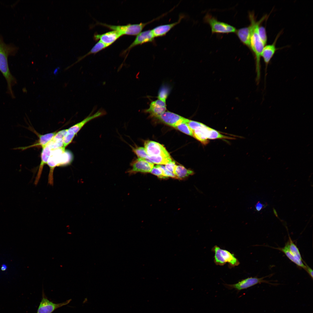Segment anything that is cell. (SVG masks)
<instances>
[{
	"mask_svg": "<svg viewBox=\"0 0 313 313\" xmlns=\"http://www.w3.org/2000/svg\"><path fill=\"white\" fill-rule=\"evenodd\" d=\"M260 25L258 27V33L261 40L265 45H266L267 41V37L265 28Z\"/></svg>",
	"mask_w": 313,
	"mask_h": 313,
	"instance_id": "obj_30",
	"label": "cell"
},
{
	"mask_svg": "<svg viewBox=\"0 0 313 313\" xmlns=\"http://www.w3.org/2000/svg\"><path fill=\"white\" fill-rule=\"evenodd\" d=\"M192 170L188 169L181 165H176L174 172L176 179H183L194 174Z\"/></svg>",
	"mask_w": 313,
	"mask_h": 313,
	"instance_id": "obj_23",
	"label": "cell"
},
{
	"mask_svg": "<svg viewBox=\"0 0 313 313\" xmlns=\"http://www.w3.org/2000/svg\"><path fill=\"white\" fill-rule=\"evenodd\" d=\"M63 147L51 150L47 164L50 168L48 176V183L53 185L54 183L53 172L55 168L59 166L62 156L65 151Z\"/></svg>",
	"mask_w": 313,
	"mask_h": 313,
	"instance_id": "obj_7",
	"label": "cell"
},
{
	"mask_svg": "<svg viewBox=\"0 0 313 313\" xmlns=\"http://www.w3.org/2000/svg\"><path fill=\"white\" fill-rule=\"evenodd\" d=\"M71 301V299H70L62 303H54L48 300L43 295L37 313H52L57 308L67 305Z\"/></svg>",
	"mask_w": 313,
	"mask_h": 313,
	"instance_id": "obj_13",
	"label": "cell"
},
{
	"mask_svg": "<svg viewBox=\"0 0 313 313\" xmlns=\"http://www.w3.org/2000/svg\"><path fill=\"white\" fill-rule=\"evenodd\" d=\"M208 127V126L204 124L203 126L192 131L193 137L204 145L207 144L209 142L207 137Z\"/></svg>",
	"mask_w": 313,
	"mask_h": 313,
	"instance_id": "obj_20",
	"label": "cell"
},
{
	"mask_svg": "<svg viewBox=\"0 0 313 313\" xmlns=\"http://www.w3.org/2000/svg\"><path fill=\"white\" fill-rule=\"evenodd\" d=\"M214 253V261L217 265L222 266L228 263L230 267L238 265L240 263L238 259L228 250L221 248L217 245L214 246L212 249Z\"/></svg>",
	"mask_w": 313,
	"mask_h": 313,
	"instance_id": "obj_4",
	"label": "cell"
},
{
	"mask_svg": "<svg viewBox=\"0 0 313 313\" xmlns=\"http://www.w3.org/2000/svg\"><path fill=\"white\" fill-rule=\"evenodd\" d=\"M166 109L165 102L157 99L152 102L149 108L146 110L145 112L156 118L165 112Z\"/></svg>",
	"mask_w": 313,
	"mask_h": 313,
	"instance_id": "obj_18",
	"label": "cell"
},
{
	"mask_svg": "<svg viewBox=\"0 0 313 313\" xmlns=\"http://www.w3.org/2000/svg\"><path fill=\"white\" fill-rule=\"evenodd\" d=\"M106 114V112L104 110H99L93 114L91 115L90 114L83 120L70 127L68 130L76 135L88 122L96 118L105 115Z\"/></svg>",
	"mask_w": 313,
	"mask_h": 313,
	"instance_id": "obj_16",
	"label": "cell"
},
{
	"mask_svg": "<svg viewBox=\"0 0 313 313\" xmlns=\"http://www.w3.org/2000/svg\"><path fill=\"white\" fill-rule=\"evenodd\" d=\"M175 128L187 135L193 137L192 131L187 123H182Z\"/></svg>",
	"mask_w": 313,
	"mask_h": 313,
	"instance_id": "obj_31",
	"label": "cell"
},
{
	"mask_svg": "<svg viewBox=\"0 0 313 313\" xmlns=\"http://www.w3.org/2000/svg\"><path fill=\"white\" fill-rule=\"evenodd\" d=\"M184 16L182 14L179 16L177 21L174 23L157 26L152 30L155 37L164 36L173 28L179 23Z\"/></svg>",
	"mask_w": 313,
	"mask_h": 313,
	"instance_id": "obj_17",
	"label": "cell"
},
{
	"mask_svg": "<svg viewBox=\"0 0 313 313\" xmlns=\"http://www.w3.org/2000/svg\"><path fill=\"white\" fill-rule=\"evenodd\" d=\"M121 36L117 31L112 30L102 34L95 33L93 36V39L95 41L99 40L110 46Z\"/></svg>",
	"mask_w": 313,
	"mask_h": 313,
	"instance_id": "obj_15",
	"label": "cell"
},
{
	"mask_svg": "<svg viewBox=\"0 0 313 313\" xmlns=\"http://www.w3.org/2000/svg\"><path fill=\"white\" fill-rule=\"evenodd\" d=\"M176 165L174 161H172L165 165L166 169L170 172L174 173Z\"/></svg>",
	"mask_w": 313,
	"mask_h": 313,
	"instance_id": "obj_35",
	"label": "cell"
},
{
	"mask_svg": "<svg viewBox=\"0 0 313 313\" xmlns=\"http://www.w3.org/2000/svg\"><path fill=\"white\" fill-rule=\"evenodd\" d=\"M169 88L167 86H162L159 91L157 97L159 99L165 102L169 93Z\"/></svg>",
	"mask_w": 313,
	"mask_h": 313,
	"instance_id": "obj_29",
	"label": "cell"
},
{
	"mask_svg": "<svg viewBox=\"0 0 313 313\" xmlns=\"http://www.w3.org/2000/svg\"><path fill=\"white\" fill-rule=\"evenodd\" d=\"M266 20L263 16L257 21L252 34L250 39V49L252 51L255 57L256 70V81L258 84L261 77V58L263 49L265 46L260 39L258 33V27Z\"/></svg>",
	"mask_w": 313,
	"mask_h": 313,
	"instance_id": "obj_2",
	"label": "cell"
},
{
	"mask_svg": "<svg viewBox=\"0 0 313 313\" xmlns=\"http://www.w3.org/2000/svg\"><path fill=\"white\" fill-rule=\"evenodd\" d=\"M207 137L208 139H233L234 138L221 134L216 130L208 127V129Z\"/></svg>",
	"mask_w": 313,
	"mask_h": 313,
	"instance_id": "obj_26",
	"label": "cell"
},
{
	"mask_svg": "<svg viewBox=\"0 0 313 313\" xmlns=\"http://www.w3.org/2000/svg\"><path fill=\"white\" fill-rule=\"evenodd\" d=\"M51 151V149L48 146L42 148L41 155V162L34 182L36 185L38 184L40 179L44 165L47 164Z\"/></svg>",
	"mask_w": 313,
	"mask_h": 313,
	"instance_id": "obj_19",
	"label": "cell"
},
{
	"mask_svg": "<svg viewBox=\"0 0 313 313\" xmlns=\"http://www.w3.org/2000/svg\"><path fill=\"white\" fill-rule=\"evenodd\" d=\"M249 17L250 21V25L247 27L239 28L236 32L241 41L250 49L251 37L257 21L253 12L249 13Z\"/></svg>",
	"mask_w": 313,
	"mask_h": 313,
	"instance_id": "obj_5",
	"label": "cell"
},
{
	"mask_svg": "<svg viewBox=\"0 0 313 313\" xmlns=\"http://www.w3.org/2000/svg\"><path fill=\"white\" fill-rule=\"evenodd\" d=\"M159 166L163 169L164 175L167 178H168V177H171L172 178L176 179V176L173 173L170 172L167 170L165 166L162 165H159Z\"/></svg>",
	"mask_w": 313,
	"mask_h": 313,
	"instance_id": "obj_36",
	"label": "cell"
},
{
	"mask_svg": "<svg viewBox=\"0 0 313 313\" xmlns=\"http://www.w3.org/2000/svg\"><path fill=\"white\" fill-rule=\"evenodd\" d=\"M146 161L158 165H166L172 161L170 156H148L147 158L145 159Z\"/></svg>",
	"mask_w": 313,
	"mask_h": 313,
	"instance_id": "obj_25",
	"label": "cell"
},
{
	"mask_svg": "<svg viewBox=\"0 0 313 313\" xmlns=\"http://www.w3.org/2000/svg\"><path fill=\"white\" fill-rule=\"evenodd\" d=\"M7 269V266L5 264H3L2 265L1 267V269L3 271Z\"/></svg>",
	"mask_w": 313,
	"mask_h": 313,
	"instance_id": "obj_39",
	"label": "cell"
},
{
	"mask_svg": "<svg viewBox=\"0 0 313 313\" xmlns=\"http://www.w3.org/2000/svg\"><path fill=\"white\" fill-rule=\"evenodd\" d=\"M130 145L132 151L139 158L146 159L148 156L149 155L147 153L144 148L137 146L133 147Z\"/></svg>",
	"mask_w": 313,
	"mask_h": 313,
	"instance_id": "obj_27",
	"label": "cell"
},
{
	"mask_svg": "<svg viewBox=\"0 0 313 313\" xmlns=\"http://www.w3.org/2000/svg\"><path fill=\"white\" fill-rule=\"evenodd\" d=\"M165 15V14H164L147 22H141L137 24L129 23L125 25H113L99 22H97L96 23L97 25L104 26L111 30L116 31L119 33L121 36L123 35L137 36L141 32L146 25L155 20L159 19Z\"/></svg>",
	"mask_w": 313,
	"mask_h": 313,
	"instance_id": "obj_3",
	"label": "cell"
},
{
	"mask_svg": "<svg viewBox=\"0 0 313 313\" xmlns=\"http://www.w3.org/2000/svg\"><path fill=\"white\" fill-rule=\"evenodd\" d=\"M155 37L152 30H148L141 32L137 35L133 41L121 54L125 55L127 54V57L130 50L134 47L148 42H152L154 40Z\"/></svg>",
	"mask_w": 313,
	"mask_h": 313,
	"instance_id": "obj_10",
	"label": "cell"
},
{
	"mask_svg": "<svg viewBox=\"0 0 313 313\" xmlns=\"http://www.w3.org/2000/svg\"><path fill=\"white\" fill-rule=\"evenodd\" d=\"M150 173L160 179L168 178L164 175L163 170L159 165H156L154 166Z\"/></svg>",
	"mask_w": 313,
	"mask_h": 313,
	"instance_id": "obj_32",
	"label": "cell"
},
{
	"mask_svg": "<svg viewBox=\"0 0 313 313\" xmlns=\"http://www.w3.org/2000/svg\"><path fill=\"white\" fill-rule=\"evenodd\" d=\"M288 241L289 248L291 253L296 258L303 261L299 249L290 236Z\"/></svg>",
	"mask_w": 313,
	"mask_h": 313,
	"instance_id": "obj_28",
	"label": "cell"
},
{
	"mask_svg": "<svg viewBox=\"0 0 313 313\" xmlns=\"http://www.w3.org/2000/svg\"><path fill=\"white\" fill-rule=\"evenodd\" d=\"M279 250L284 253L286 256L292 261L297 266L304 268H305V265L303 262L302 261L295 257L290 251L289 248V243L288 241L285 244L283 248H274Z\"/></svg>",
	"mask_w": 313,
	"mask_h": 313,
	"instance_id": "obj_21",
	"label": "cell"
},
{
	"mask_svg": "<svg viewBox=\"0 0 313 313\" xmlns=\"http://www.w3.org/2000/svg\"><path fill=\"white\" fill-rule=\"evenodd\" d=\"M187 123L192 131L198 128L203 126L204 124L198 122L190 120Z\"/></svg>",
	"mask_w": 313,
	"mask_h": 313,
	"instance_id": "obj_34",
	"label": "cell"
},
{
	"mask_svg": "<svg viewBox=\"0 0 313 313\" xmlns=\"http://www.w3.org/2000/svg\"><path fill=\"white\" fill-rule=\"evenodd\" d=\"M263 206L262 203L259 201L255 205V208L257 211H259L262 209Z\"/></svg>",
	"mask_w": 313,
	"mask_h": 313,
	"instance_id": "obj_38",
	"label": "cell"
},
{
	"mask_svg": "<svg viewBox=\"0 0 313 313\" xmlns=\"http://www.w3.org/2000/svg\"><path fill=\"white\" fill-rule=\"evenodd\" d=\"M305 263L306 266L305 270L307 272L309 275L312 278V279L313 276V271L306 264L305 262Z\"/></svg>",
	"mask_w": 313,
	"mask_h": 313,
	"instance_id": "obj_37",
	"label": "cell"
},
{
	"mask_svg": "<svg viewBox=\"0 0 313 313\" xmlns=\"http://www.w3.org/2000/svg\"><path fill=\"white\" fill-rule=\"evenodd\" d=\"M75 135L67 129L66 132L63 138V147L65 148L72 141Z\"/></svg>",
	"mask_w": 313,
	"mask_h": 313,
	"instance_id": "obj_33",
	"label": "cell"
},
{
	"mask_svg": "<svg viewBox=\"0 0 313 313\" xmlns=\"http://www.w3.org/2000/svg\"><path fill=\"white\" fill-rule=\"evenodd\" d=\"M156 118L165 124L174 128L180 123L183 122L187 123L189 121L188 119L169 111L165 112Z\"/></svg>",
	"mask_w": 313,
	"mask_h": 313,
	"instance_id": "obj_12",
	"label": "cell"
},
{
	"mask_svg": "<svg viewBox=\"0 0 313 313\" xmlns=\"http://www.w3.org/2000/svg\"><path fill=\"white\" fill-rule=\"evenodd\" d=\"M18 50L17 47L11 44H6L0 35V71L5 78L7 84V92L12 97L14 98L12 87L17 83L16 79L10 71L8 62V57L14 55Z\"/></svg>",
	"mask_w": 313,
	"mask_h": 313,
	"instance_id": "obj_1",
	"label": "cell"
},
{
	"mask_svg": "<svg viewBox=\"0 0 313 313\" xmlns=\"http://www.w3.org/2000/svg\"><path fill=\"white\" fill-rule=\"evenodd\" d=\"M282 32V31L279 32L277 35L274 41L271 44L266 45L264 47L261 54L265 63V72L267 71V66L271 59L273 57L276 50L279 48L276 47L277 41Z\"/></svg>",
	"mask_w": 313,
	"mask_h": 313,
	"instance_id": "obj_14",
	"label": "cell"
},
{
	"mask_svg": "<svg viewBox=\"0 0 313 313\" xmlns=\"http://www.w3.org/2000/svg\"><path fill=\"white\" fill-rule=\"evenodd\" d=\"M264 278L265 277L260 278L250 277L242 280L234 284L223 283V285L228 290L234 289L237 291L238 294L241 290L246 289L257 284L262 283H269L268 281L264 280Z\"/></svg>",
	"mask_w": 313,
	"mask_h": 313,
	"instance_id": "obj_8",
	"label": "cell"
},
{
	"mask_svg": "<svg viewBox=\"0 0 313 313\" xmlns=\"http://www.w3.org/2000/svg\"><path fill=\"white\" fill-rule=\"evenodd\" d=\"M144 146L147 153L150 156H170L165 148L158 143L151 141H146L144 142Z\"/></svg>",
	"mask_w": 313,
	"mask_h": 313,
	"instance_id": "obj_11",
	"label": "cell"
},
{
	"mask_svg": "<svg viewBox=\"0 0 313 313\" xmlns=\"http://www.w3.org/2000/svg\"><path fill=\"white\" fill-rule=\"evenodd\" d=\"M132 168L126 172L130 175L138 172H150L154 167V164L145 159L138 158L134 159L130 163Z\"/></svg>",
	"mask_w": 313,
	"mask_h": 313,
	"instance_id": "obj_9",
	"label": "cell"
},
{
	"mask_svg": "<svg viewBox=\"0 0 313 313\" xmlns=\"http://www.w3.org/2000/svg\"><path fill=\"white\" fill-rule=\"evenodd\" d=\"M109 45L106 44L100 41L97 42L92 47L90 50L85 55L80 57L78 58V60L70 66L68 67V68H70L74 64L78 63L82 59L84 58L87 56L91 54H95L101 50L106 48L109 46Z\"/></svg>",
	"mask_w": 313,
	"mask_h": 313,
	"instance_id": "obj_24",
	"label": "cell"
},
{
	"mask_svg": "<svg viewBox=\"0 0 313 313\" xmlns=\"http://www.w3.org/2000/svg\"><path fill=\"white\" fill-rule=\"evenodd\" d=\"M204 19L210 25L212 33H228L235 32L236 31L235 28L233 26L218 21L209 14H206Z\"/></svg>",
	"mask_w": 313,
	"mask_h": 313,
	"instance_id": "obj_6",
	"label": "cell"
},
{
	"mask_svg": "<svg viewBox=\"0 0 313 313\" xmlns=\"http://www.w3.org/2000/svg\"><path fill=\"white\" fill-rule=\"evenodd\" d=\"M57 132V131H56L44 134H39V140L37 143L29 146L28 147L20 148H19V149H21L23 150L31 147L37 146H41L42 148H43L46 147L47 144L51 141Z\"/></svg>",
	"mask_w": 313,
	"mask_h": 313,
	"instance_id": "obj_22",
	"label": "cell"
}]
</instances>
